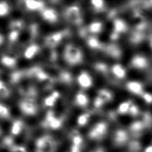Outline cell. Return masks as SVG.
Returning a JSON list of instances; mask_svg holds the SVG:
<instances>
[{"mask_svg":"<svg viewBox=\"0 0 152 152\" xmlns=\"http://www.w3.org/2000/svg\"><path fill=\"white\" fill-rule=\"evenodd\" d=\"M64 58L66 62L72 65L80 64L83 58L81 50L77 47L71 45L66 48Z\"/></svg>","mask_w":152,"mask_h":152,"instance_id":"6da1fadb","label":"cell"},{"mask_svg":"<svg viewBox=\"0 0 152 152\" xmlns=\"http://www.w3.org/2000/svg\"><path fill=\"white\" fill-rule=\"evenodd\" d=\"M107 124L103 121L99 122L94 124L88 132V137L93 140H100L107 134Z\"/></svg>","mask_w":152,"mask_h":152,"instance_id":"7a4b0ae2","label":"cell"},{"mask_svg":"<svg viewBox=\"0 0 152 152\" xmlns=\"http://www.w3.org/2000/svg\"><path fill=\"white\" fill-rule=\"evenodd\" d=\"M36 145L37 152H52L55 142L50 136L45 135L37 139Z\"/></svg>","mask_w":152,"mask_h":152,"instance_id":"3957f363","label":"cell"},{"mask_svg":"<svg viewBox=\"0 0 152 152\" xmlns=\"http://www.w3.org/2000/svg\"><path fill=\"white\" fill-rule=\"evenodd\" d=\"M19 107L21 112L27 116L34 115L38 110L35 99L25 98L19 103Z\"/></svg>","mask_w":152,"mask_h":152,"instance_id":"277c9868","label":"cell"},{"mask_svg":"<svg viewBox=\"0 0 152 152\" xmlns=\"http://www.w3.org/2000/svg\"><path fill=\"white\" fill-rule=\"evenodd\" d=\"M62 124V119L56 117L53 111L49 110L46 115L45 118L43 122V126L45 128L56 129L61 126Z\"/></svg>","mask_w":152,"mask_h":152,"instance_id":"5b68a950","label":"cell"},{"mask_svg":"<svg viewBox=\"0 0 152 152\" xmlns=\"http://www.w3.org/2000/svg\"><path fill=\"white\" fill-rule=\"evenodd\" d=\"M129 138L128 132L123 129H118L116 130L112 136L113 142L117 147H122L128 144Z\"/></svg>","mask_w":152,"mask_h":152,"instance_id":"8992f818","label":"cell"},{"mask_svg":"<svg viewBox=\"0 0 152 152\" xmlns=\"http://www.w3.org/2000/svg\"><path fill=\"white\" fill-rule=\"evenodd\" d=\"M77 82L80 87L83 88H88L93 84L91 75L86 71H82L77 77Z\"/></svg>","mask_w":152,"mask_h":152,"instance_id":"52a82bcc","label":"cell"},{"mask_svg":"<svg viewBox=\"0 0 152 152\" xmlns=\"http://www.w3.org/2000/svg\"><path fill=\"white\" fill-rule=\"evenodd\" d=\"M146 127V125L142 121H136L130 125L129 130L130 133L134 137H138L142 134L143 131Z\"/></svg>","mask_w":152,"mask_h":152,"instance_id":"ba28073f","label":"cell"},{"mask_svg":"<svg viewBox=\"0 0 152 152\" xmlns=\"http://www.w3.org/2000/svg\"><path fill=\"white\" fill-rule=\"evenodd\" d=\"M131 65L133 68L142 70L148 66V61L144 56L137 55L132 58Z\"/></svg>","mask_w":152,"mask_h":152,"instance_id":"9c48e42d","label":"cell"},{"mask_svg":"<svg viewBox=\"0 0 152 152\" xmlns=\"http://www.w3.org/2000/svg\"><path fill=\"white\" fill-rule=\"evenodd\" d=\"M126 88L130 93L141 96L144 93L143 86L141 83L137 81H131L126 83Z\"/></svg>","mask_w":152,"mask_h":152,"instance_id":"30bf717a","label":"cell"},{"mask_svg":"<svg viewBox=\"0 0 152 152\" xmlns=\"http://www.w3.org/2000/svg\"><path fill=\"white\" fill-rule=\"evenodd\" d=\"M66 15L69 20L73 23H78L80 21V12L76 6H72L67 10Z\"/></svg>","mask_w":152,"mask_h":152,"instance_id":"8fae6325","label":"cell"},{"mask_svg":"<svg viewBox=\"0 0 152 152\" xmlns=\"http://www.w3.org/2000/svg\"><path fill=\"white\" fill-rule=\"evenodd\" d=\"M75 102L77 106L80 107H85L88 105L89 100L87 94L83 91H79L75 96Z\"/></svg>","mask_w":152,"mask_h":152,"instance_id":"7c38bea8","label":"cell"},{"mask_svg":"<svg viewBox=\"0 0 152 152\" xmlns=\"http://www.w3.org/2000/svg\"><path fill=\"white\" fill-rule=\"evenodd\" d=\"M97 97L103 104H105L106 103L109 102L112 100L113 95L110 91L106 89H102L99 91Z\"/></svg>","mask_w":152,"mask_h":152,"instance_id":"4fadbf2b","label":"cell"},{"mask_svg":"<svg viewBox=\"0 0 152 152\" xmlns=\"http://www.w3.org/2000/svg\"><path fill=\"white\" fill-rule=\"evenodd\" d=\"M111 71L114 76L119 79H123L126 76L125 69L120 64H115L111 68Z\"/></svg>","mask_w":152,"mask_h":152,"instance_id":"5bb4252c","label":"cell"},{"mask_svg":"<svg viewBox=\"0 0 152 152\" xmlns=\"http://www.w3.org/2000/svg\"><path fill=\"white\" fill-rule=\"evenodd\" d=\"M42 17L46 21L53 23L57 20V14L52 9H45L42 11Z\"/></svg>","mask_w":152,"mask_h":152,"instance_id":"9a60e30c","label":"cell"},{"mask_svg":"<svg viewBox=\"0 0 152 152\" xmlns=\"http://www.w3.org/2000/svg\"><path fill=\"white\" fill-rule=\"evenodd\" d=\"M25 5L28 10L35 11L42 9L43 3L37 0H25Z\"/></svg>","mask_w":152,"mask_h":152,"instance_id":"2e32d148","label":"cell"},{"mask_svg":"<svg viewBox=\"0 0 152 152\" xmlns=\"http://www.w3.org/2000/svg\"><path fill=\"white\" fill-rule=\"evenodd\" d=\"M59 93L58 91H53L52 94L48 96L44 100V104L46 107H52L56 103Z\"/></svg>","mask_w":152,"mask_h":152,"instance_id":"e0dca14e","label":"cell"},{"mask_svg":"<svg viewBox=\"0 0 152 152\" xmlns=\"http://www.w3.org/2000/svg\"><path fill=\"white\" fill-rule=\"evenodd\" d=\"M39 48L36 45L33 44L28 46L25 50L24 56L26 59H31L38 52Z\"/></svg>","mask_w":152,"mask_h":152,"instance_id":"ac0fdd59","label":"cell"},{"mask_svg":"<svg viewBox=\"0 0 152 152\" xmlns=\"http://www.w3.org/2000/svg\"><path fill=\"white\" fill-rule=\"evenodd\" d=\"M23 128V122L21 120H15L12 125L11 128V132L14 135H18Z\"/></svg>","mask_w":152,"mask_h":152,"instance_id":"d6986e66","label":"cell"},{"mask_svg":"<svg viewBox=\"0 0 152 152\" xmlns=\"http://www.w3.org/2000/svg\"><path fill=\"white\" fill-rule=\"evenodd\" d=\"M70 138L71 140L72 145L81 147V144L83 143V138L77 131H74L71 133Z\"/></svg>","mask_w":152,"mask_h":152,"instance_id":"ffe728a7","label":"cell"},{"mask_svg":"<svg viewBox=\"0 0 152 152\" xmlns=\"http://www.w3.org/2000/svg\"><path fill=\"white\" fill-rule=\"evenodd\" d=\"M62 34L61 33H55L50 36L47 39V44L50 46H53L58 44L62 39Z\"/></svg>","mask_w":152,"mask_h":152,"instance_id":"44dd1931","label":"cell"},{"mask_svg":"<svg viewBox=\"0 0 152 152\" xmlns=\"http://www.w3.org/2000/svg\"><path fill=\"white\" fill-rule=\"evenodd\" d=\"M1 62L7 67L12 68L15 66L16 64V60L15 58L9 56H4L1 59Z\"/></svg>","mask_w":152,"mask_h":152,"instance_id":"7402d4cb","label":"cell"},{"mask_svg":"<svg viewBox=\"0 0 152 152\" xmlns=\"http://www.w3.org/2000/svg\"><path fill=\"white\" fill-rule=\"evenodd\" d=\"M113 26L115 30L118 33L124 32L126 29V25L121 20H115L113 23Z\"/></svg>","mask_w":152,"mask_h":152,"instance_id":"603a6c76","label":"cell"},{"mask_svg":"<svg viewBox=\"0 0 152 152\" xmlns=\"http://www.w3.org/2000/svg\"><path fill=\"white\" fill-rule=\"evenodd\" d=\"M132 104V102L130 100H127L121 103L118 107V112L119 114H125L128 113L129 108Z\"/></svg>","mask_w":152,"mask_h":152,"instance_id":"cb8c5ba5","label":"cell"},{"mask_svg":"<svg viewBox=\"0 0 152 152\" xmlns=\"http://www.w3.org/2000/svg\"><path fill=\"white\" fill-rule=\"evenodd\" d=\"M129 152H139L141 150V144L137 140H132L128 142Z\"/></svg>","mask_w":152,"mask_h":152,"instance_id":"d4e9b609","label":"cell"},{"mask_svg":"<svg viewBox=\"0 0 152 152\" xmlns=\"http://www.w3.org/2000/svg\"><path fill=\"white\" fill-rule=\"evenodd\" d=\"M90 119V114L84 113L80 115L77 118V124L79 126H84L88 122Z\"/></svg>","mask_w":152,"mask_h":152,"instance_id":"484cf974","label":"cell"},{"mask_svg":"<svg viewBox=\"0 0 152 152\" xmlns=\"http://www.w3.org/2000/svg\"><path fill=\"white\" fill-rule=\"evenodd\" d=\"M102 29V24L100 22H93L89 26V30L93 33H98Z\"/></svg>","mask_w":152,"mask_h":152,"instance_id":"4316f807","label":"cell"},{"mask_svg":"<svg viewBox=\"0 0 152 152\" xmlns=\"http://www.w3.org/2000/svg\"><path fill=\"white\" fill-rule=\"evenodd\" d=\"M10 11L8 4L5 1L0 2V17L6 15Z\"/></svg>","mask_w":152,"mask_h":152,"instance_id":"83f0119b","label":"cell"},{"mask_svg":"<svg viewBox=\"0 0 152 152\" xmlns=\"http://www.w3.org/2000/svg\"><path fill=\"white\" fill-rule=\"evenodd\" d=\"M10 117V112L8 109L4 105L0 104V118L8 119Z\"/></svg>","mask_w":152,"mask_h":152,"instance_id":"f1b7e54d","label":"cell"},{"mask_svg":"<svg viewBox=\"0 0 152 152\" xmlns=\"http://www.w3.org/2000/svg\"><path fill=\"white\" fill-rule=\"evenodd\" d=\"M23 75L22 72H15L12 74L11 76V82L13 84L18 83L23 78Z\"/></svg>","mask_w":152,"mask_h":152,"instance_id":"f546056e","label":"cell"},{"mask_svg":"<svg viewBox=\"0 0 152 152\" xmlns=\"http://www.w3.org/2000/svg\"><path fill=\"white\" fill-rule=\"evenodd\" d=\"M128 113L132 116H136L139 115L140 110L136 104H134L132 103L129 108Z\"/></svg>","mask_w":152,"mask_h":152,"instance_id":"4dcf8cb0","label":"cell"},{"mask_svg":"<svg viewBox=\"0 0 152 152\" xmlns=\"http://www.w3.org/2000/svg\"><path fill=\"white\" fill-rule=\"evenodd\" d=\"M10 96V90L5 84L3 85L0 88V97L5 99L7 98Z\"/></svg>","mask_w":152,"mask_h":152,"instance_id":"1f68e13d","label":"cell"},{"mask_svg":"<svg viewBox=\"0 0 152 152\" xmlns=\"http://www.w3.org/2000/svg\"><path fill=\"white\" fill-rule=\"evenodd\" d=\"M87 43L89 46L91 47V48L95 49L100 46V43L99 41L94 37H90V39H88Z\"/></svg>","mask_w":152,"mask_h":152,"instance_id":"d6a6232c","label":"cell"},{"mask_svg":"<svg viewBox=\"0 0 152 152\" xmlns=\"http://www.w3.org/2000/svg\"><path fill=\"white\" fill-rule=\"evenodd\" d=\"M91 3L97 10L102 8L104 5L103 0H91Z\"/></svg>","mask_w":152,"mask_h":152,"instance_id":"836d02e7","label":"cell"},{"mask_svg":"<svg viewBox=\"0 0 152 152\" xmlns=\"http://www.w3.org/2000/svg\"><path fill=\"white\" fill-rule=\"evenodd\" d=\"M18 30L12 29L8 37L11 41L13 42L17 39V38L18 37Z\"/></svg>","mask_w":152,"mask_h":152,"instance_id":"e575fe53","label":"cell"},{"mask_svg":"<svg viewBox=\"0 0 152 152\" xmlns=\"http://www.w3.org/2000/svg\"><path fill=\"white\" fill-rule=\"evenodd\" d=\"M11 152H26V148L23 146L12 145L11 147Z\"/></svg>","mask_w":152,"mask_h":152,"instance_id":"d590c367","label":"cell"},{"mask_svg":"<svg viewBox=\"0 0 152 152\" xmlns=\"http://www.w3.org/2000/svg\"><path fill=\"white\" fill-rule=\"evenodd\" d=\"M12 143H13V141L11 137H6L4 139L3 141V145L5 147H10V148L12 146Z\"/></svg>","mask_w":152,"mask_h":152,"instance_id":"8d00e7d4","label":"cell"},{"mask_svg":"<svg viewBox=\"0 0 152 152\" xmlns=\"http://www.w3.org/2000/svg\"><path fill=\"white\" fill-rule=\"evenodd\" d=\"M141 96L143 98V99L147 103H150L151 102L152 97H151V95L150 93H143L141 95Z\"/></svg>","mask_w":152,"mask_h":152,"instance_id":"74e56055","label":"cell"},{"mask_svg":"<svg viewBox=\"0 0 152 152\" xmlns=\"http://www.w3.org/2000/svg\"><path fill=\"white\" fill-rule=\"evenodd\" d=\"M93 152H106L105 150L102 148H98L96 150H94Z\"/></svg>","mask_w":152,"mask_h":152,"instance_id":"f35d334b","label":"cell"},{"mask_svg":"<svg viewBox=\"0 0 152 152\" xmlns=\"http://www.w3.org/2000/svg\"><path fill=\"white\" fill-rule=\"evenodd\" d=\"M144 152H152V147L151 145L148 146L145 149Z\"/></svg>","mask_w":152,"mask_h":152,"instance_id":"ab89813d","label":"cell"},{"mask_svg":"<svg viewBox=\"0 0 152 152\" xmlns=\"http://www.w3.org/2000/svg\"><path fill=\"white\" fill-rule=\"evenodd\" d=\"M3 40H4V38H3V36L2 35L0 34V45H1L3 42Z\"/></svg>","mask_w":152,"mask_h":152,"instance_id":"60d3db41","label":"cell"},{"mask_svg":"<svg viewBox=\"0 0 152 152\" xmlns=\"http://www.w3.org/2000/svg\"><path fill=\"white\" fill-rule=\"evenodd\" d=\"M4 84H5L4 83V82H2V81L0 80V88H1L3 85H4Z\"/></svg>","mask_w":152,"mask_h":152,"instance_id":"b9f144b4","label":"cell"},{"mask_svg":"<svg viewBox=\"0 0 152 152\" xmlns=\"http://www.w3.org/2000/svg\"><path fill=\"white\" fill-rule=\"evenodd\" d=\"M1 134H2V131H1V129L0 128V135H1Z\"/></svg>","mask_w":152,"mask_h":152,"instance_id":"7bdbcfd3","label":"cell"}]
</instances>
